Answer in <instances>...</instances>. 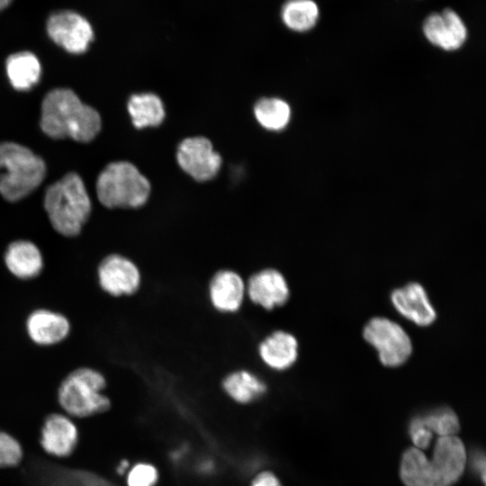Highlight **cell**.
<instances>
[{
    "instance_id": "obj_1",
    "label": "cell",
    "mask_w": 486,
    "mask_h": 486,
    "mask_svg": "<svg viewBox=\"0 0 486 486\" xmlns=\"http://www.w3.org/2000/svg\"><path fill=\"white\" fill-rule=\"evenodd\" d=\"M466 452L456 436H439L432 458L416 447L406 450L400 463V478L406 486H451L462 475Z\"/></svg>"
},
{
    "instance_id": "obj_2",
    "label": "cell",
    "mask_w": 486,
    "mask_h": 486,
    "mask_svg": "<svg viewBox=\"0 0 486 486\" xmlns=\"http://www.w3.org/2000/svg\"><path fill=\"white\" fill-rule=\"evenodd\" d=\"M101 126L98 112L82 103L70 89H53L41 103L40 127L52 139L89 142L99 133Z\"/></svg>"
},
{
    "instance_id": "obj_3",
    "label": "cell",
    "mask_w": 486,
    "mask_h": 486,
    "mask_svg": "<svg viewBox=\"0 0 486 486\" xmlns=\"http://www.w3.org/2000/svg\"><path fill=\"white\" fill-rule=\"evenodd\" d=\"M107 379L97 368L81 365L68 372L57 388L61 411L76 418H87L107 412L112 407L105 393Z\"/></svg>"
},
{
    "instance_id": "obj_4",
    "label": "cell",
    "mask_w": 486,
    "mask_h": 486,
    "mask_svg": "<svg viewBox=\"0 0 486 486\" xmlns=\"http://www.w3.org/2000/svg\"><path fill=\"white\" fill-rule=\"evenodd\" d=\"M44 208L53 230L66 238L78 236L88 220L92 204L81 177L68 173L46 190Z\"/></svg>"
},
{
    "instance_id": "obj_5",
    "label": "cell",
    "mask_w": 486,
    "mask_h": 486,
    "mask_svg": "<svg viewBox=\"0 0 486 486\" xmlns=\"http://www.w3.org/2000/svg\"><path fill=\"white\" fill-rule=\"evenodd\" d=\"M0 194L17 202L35 190L46 175L43 159L27 147L15 142H0Z\"/></svg>"
},
{
    "instance_id": "obj_6",
    "label": "cell",
    "mask_w": 486,
    "mask_h": 486,
    "mask_svg": "<svg viewBox=\"0 0 486 486\" xmlns=\"http://www.w3.org/2000/svg\"><path fill=\"white\" fill-rule=\"evenodd\" d=\"M150 193L148 180L131 163L118 161L107 165L96 181L100 202L109 208H139Z\"/></svg>"
},
{
    "instance_id": "obj_7",
    "label": "cell",
    "mask_w": 486,
    "mask_h": 486,
    "mask_svg": "<svg viewBox=\"0 0 486 486\" xmlns=\"http://www.w3.org/2000/svg\"><path fill=\"white\" fill-rule=\"evenodd\" d=\"M363 337L387 367L400 366L411 356L413 346L408 333L400 324L385 317L371 319L364 327Z\"/></svg>"
},
{
    "instance_id": "obj_8",
    "label": "cell",
    "mask_w": 486,
    "mask_h": 486,
    "mask_svg": "<svg viewBox=\"0 0 486 486\" xmlns=\"http://www.w3.org/2000/svg\"><path fill=\"white\" fill-rule=\"evenodd\" d=\"M96 280L104 293L120 298L134 295L141 286L142 275L139 266L130 257L110 253L99 261Z\"/></svg>"
},
{
    "instance_id": "obj_9",
    "label": "cell",
    "mask_w": 486,
    "mask_h": 486,
    "mask_svg": "<svg viewBox=\"0 0 486 486\" xmlns=\"http://www.w3.org/2000/svg\"><path fill=\"white\" fill-rule=\"evenodd\" d=\"M24 329L32 344L40 347H50L69 338L72 323L70 319L59 310L39 307L27 314Z\"/></svg>"
},
{
    "instance_id": "obj_10",
    "label": "cell",
    "mask_w": 486,
    "mask_h": 486,
    "mask_svg": "<svg viewBox=\"0 0 486 486\" xmlns=\"http://www.w3.org/2000/svg\"><path fill=\"white\" fill-rule=\"evenodd\" d=\"M176 159L180 167L196 181L212 179L219 172L221 158L212 142L204 137L184 140L178 146Z\"/></svg>"
},
{
    "instance_id": "obj_11",
    "label": "cell",
    "mask_w": 486,
    "mask_h": 486,
    "mask_svg": "<svg viewBox=\"0 0 486 486\" xmlns=\"http://www.w3.org/2000/svg\"><path fill=\"white\" fill-rule=\"evenodd\" d=\"M422 32L430 44L445 51L461 49L468 36L464 20L450 7L427 15L422 22Z\"/></svg>"
},
{
    "instance_id": "obj_12",
    "label": "cell",
    "mask_w": 486,
    "mask_h": 486,
    "mask_svg": "<svg viewBox=\"0 0 486 486\" xmlns=\"http://www.w3.org/2000/svg\"><path fill=\"white\" fill-rule=\"evenodd\" d=\"M47 32L54 42L73 54L85 52L94 37L89 22L71 11L53 14L48 20Z\"/></svg>"
},
{
    "instance_id": "obj_13",
    "label": "cell",
    "mask_w": 486,
    "mask_h": 486,
    "mask_svg": "<svg viewBox=\"0 0 486 486\" xmlns=\"http://www.w3.org/2000/svg\"><path fill=\"white\" fill-rule=\"evenodd\" d=\"M79 431L75 419L62 411L48 414L40 429V446L50 456L69 457L76 449Z\"/></svg>"
},
{
    "instance_id": "obj_14",
    "label": "cell",
    "mask_w": 486,
    "mask_h": 486,
    "mask_svg": "<svg viewBox=\"0 0 486 486\" xmlns=\"http://www.w3.org/2000/svg\"><path fill=\"white\" fill-rule=\"evenodd\" d=\"M246 292L254 305L266 310L282 307L290 299V288L285 276L273 267H265L253 273L246 282Z\"/></svg>"
},
{
    "instance_id": "obj_15",
    "label": "cell",
    "mask_w": 486,
    "mask_h": 486,
    "mask_svg": "<svg viewBox=\"0 0 486 486\" xmlns=\"http://www.w3.org/2000/svg\"><path fill=\"white\" fill-rule=\"evenodd\" d=\"M207 291L212 307L223 314L238 312L247 297L246 281L230 268L217 270L209 280Z\"/></svg>"
},
{
    "instance_id": "obj_16",
    "label": "cell",
    "mask_w": 486,
    "mask_h": 486,
    "mask_svg": "<svg viewBox=\"0 0 486 486\" xmlns=\"http://www.w3.org/2000/svg\"><path fill=\"white\" fill-rule=\"evenodd\" d=\"M3 263L6 271L20 281L34 280L45 268V257L40 248L25 238L13 240L6 246Z\"/></svg>"
},
{
    "instance_id": "obj_17",
    "label": "cell",
    "mask_w": 486,
    "mask_h": 486,
    "mask_svg": "<svg viewBox=\"0 0 486 486\" xmlns=\"http://www.w3.org/2000/svg\"><path fill=\"white\" fill-rule=\"evenodd\" d=\"M390 299L401 316L419 327H428L436 319V310L420 284L413 282L397 288Z\"/></svg>"
},
{
    "instance_id": "obj_18",
    "label": "cell",
    "mask_w": 486,
    "mask_h": 486,
    "mask_svg": "<svg viewBox=\"0 0 486 486\" xmlns=\"http://www.w3.org/2000/svg\"><path fill=\"white\" fill-rule=\"evenodd\" d=\"M261 362L269 369L283 372L290 369L299 356L296 337L286 330L278 329L266 335L257 346Z\"/></svg>"
},
{
    "instance_id": "obj_19",
    "label": "cell",
    "mask_w": 486,
    "mask_h": 486,
    "mask_svg": "<svg viewBox=\"0 0 486 486\" xmlns=\"http://www.w3.org/2000/svg\"><path fill=\"white\" fill-rule=\"evenodd\" d=\"M227 397L239 405H248L260 400L267 392V384L256 373L248 369L234 370L221 381Z\"/></svg>"
},
{
    "instance_id": "obj_20",
    "label": "cell",
    "mask_w": 486,
    "mask_h": 486,
    "mask_svg": "<svg viewBox=\"0 0 486 486\" xmlns=\"http://www.w3.org/2000/svg\"><path fill=\"white\" fill-rule=\"evenodd\" d=\"M40 63L32 52H17L9 56L6 60L7 76L17 90L31 89L40 80Z\"/></svg>"
},
{
    "instance_id": "obj_21",
    "label": "cell",
    "mask_w": 486,
    "mask_h": 486,
    "mask_svg": "<svg viewBox=\"0 0 486 486\" xmlns=\"http://www.w3.org/2000/svg\"><path fill=\"white\" fill-rule=\"evenodd\" d=\"M128 112L137 129L158 126L165 118L161 99L151 93L133 94L128 102Z\"/></svg>"
},
{
    "instance_id": "obj_22",
    "label": "cell",
    "mask_w": 486,
    "mask_h": 486,
    "mask_svg": "<svg viewBox=\"0 0 486 486\" xmlns=\"http://www.w3.org/2000/svg\"><path fill=\"white\" fill-rule=\"evenodd\" d=\"M286 27L297 32L312 30L320 19V8L313 0H288L281 12Z\"/></svg>"
},
{
    "instance_id": "obj_23",
    "label": "cell",
    "mask_w": 486,
    "mask_h": 486,
    "mask_svg": "<svg viewBox=\"0 0 486 486\" xmlns=\"http://www.w3.org/2000/svg\"><path fill=\"white\" fill-rule=\"evenodd\" d=\"M254 113L257 122L269 130L284 129L291 119L289 104L276 97L260 99L255 105Z\"/></svg>"
},
{
    "instance_id": "obj_24",
    "label": "cell",
    "mask_w": 486,
    "mask_h": 486,
    "mask_svg": "<svg viewBox=\"0 0 486 486\" xmlns=\"http://www.w3.org/2000/svg\"><path fill=\"white\" fill-rule=\"evenodd\" d=\"M52 472L50 486H117L111 480L89 470L58 468Z\"/></svg>"
},
{
    "instance_id": "obj_25",
    "label": "cell",
    "mask_w": 486,
    "mask_h": 486,
    "mask_svg": "<svg viewBox=\"0 0 486 486\" xmlns=\"http://www.w3.org/2000/svg\"><path fill=\"white\" fill-rule=\"evenodd\" d=\"M416 418L426 428L439 436H456L460 428L457 416L448 408L440 409Z\"/></svg>"
},
{
    "instance_id": "obj_26",
    "label": "cell",
    "mask_w": 486,
    "mask_h": 486,
    "mask_svg": "<svg viewBox=\"0 0 486 486\" xmlns=\"http://www.w3.org/2000/svg\"><path fill=\"white\" fill-rule=\"evenodd\" d=\"M159 479L158 468L148 461L134 463L125 474L126 486H157Z\"/></svg>"
},
{
    "instance_id": "obj_27",
    "label": "cell",
    "mask_w": 486,
    "mask_h": 486,
    "mask_svg": "<svg viewBox=\"0 0 486 486\" xmlns=\"http://www.w3.org/2000/svg\"><path fill=\"white\" fill-rule=\"evenodd\" d=\"M24 457L21 442L12 434L0 429V469L18 466Z\"/></svg>"
},
{
    "instance_id": "obj_28",
    "label": "cell",
    "mask_w": 486,
    "mask_h": 486,
    "mask_svg": "<svg viewBox=\"0 0 486 486\" xmlns=\"http://www.w3.org/2000/svg\"><path fill=\"white\" fill-rule=\"evenodd\" d=\"M410 431L416 448L423 450L429 446L433 433L421 425L417 418L411 421Z\"/></svg>"
},
{
    "instance_id": "obj_29",
    "label": "cell",
    "mask_w": 486,
    "mask_h": 486,
    "mask_svg": "<svg viewBox=\"0 0 486 486\" xmlns=\"http://www.w3.org/2000/svg\"><path fill=\"white\" fill-rule=\"evenodd\" d=\"M249 486H282L277 475L270 470H261L255 474Z\"/></svg>"
},
{
    "instance_id": "obj_30",
    "label": "cell",
    "mask_w": 486,
    "mask_h": 486,
    "mask_svg": "<svg viewBox=\"0 0 486 486\" xmlns=\"http://www.w3.org/2000/svg\"><path fill=\"white\" fill-rule=\"evenodd\" d=\"M131 464L128 459H122L116 465L115 472L121 476H125Z\"/></svg>"
},
{
    "instance_id": "obj_31",
    "label": "cell",
    "mask_w": 486,
    "mask_h": 486,
    "mask_svg": "<svg viewBox=\"0 0 486 486\" xmlns=\"http://www.w3.org/2000/svg\"><path fill=\"white\" fill-rule=\"evenodd\" d=\"M12 0H0V11L7 7Z\"/></svg>"
}]
</instances>
